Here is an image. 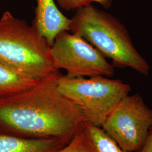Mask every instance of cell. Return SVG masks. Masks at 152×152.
<instances>
[{"mask_svg": "<svg viewBox=\"0 0 152 152\" xmlns=\"http://www.w3.org/2000/svg\"><path fill=\"white\" fill-rule=\"evenodd\" d=\"M56 73L0 99V132L28 138L69 142L87 122L75 104L60 93Z\"/></svg>", "mask_w": 152, "mask_h": 152, "instance_id": "obj_1", "label": "cell"}, {"mask_svg": "<svg viewBox=\"0 0 152 152\" xmlns=\"http://www.w3.org/2000/svg\"><path fill=\"white\" fill-rule=\"evenodd\" d=\"M71 31L86 40L118 68H130L148 76L150 66L137 51L125 25L106 11L91 5L76 10Z\"/></svg>", "mask_w": 152, "mask_h": 152, "instance_id": "obj_2", "label": "cell"}, {"mask_svg": "<svg viewBox=\"0 0 152 152\" xmlns=\"http://www.w3.org/2000/svg\"><path fill=\"white\" fill-rule=\"evenodd\" d=\"M0 63L33 79L59 72L46 39L9 11L0 18Z\"/></svg>", "mask_w": 152, "mask_h": 152, "instance_id": "obj_3", "label": "cell"}, {"mask_svg": "<svg viewBox=\"0 0 152 152\" xmlns=\"http://www.w3.org/2000/svg\"><path fill=\"white\" fill-rule=\"evenodd\" d=\"M56 85L58 91L80 108L87 122L100 127L131 91L129 84L103 76L86 78L61 75Z\"/></svg>", "mask_w": 152, "mask_h": 152, "instance_id": "obj_4", "label": "cell"}, {"mask_svg": "<svg viewBox=\"0 0 152 152\" xmlns=\"http://www.w3.org/2000/svg\"><path fill=\"white\" fill-rule=\"evenodd\" d=\"M152 127V109L139 93L124 98L102 128L122 149L141 151Z\"/></svg>", "mask_w": 152, "mask_h": 152, "instance_id": "obj_5", "label": "cell"}, {"mask_svg": "<svg viewBox=\"0 0 152 152\" xmlns=\"http://www.w3.org/2000/svg\"><path fill=\"white\" fill-rule=\"evenodd\" d=\"M57 69H64L70 78L114 75V67L98 50L80 35L63 31L51 46Z\"/></svg>", "mask_w": 152, "mask_h": 152, "instance_id": "obj_6", "label": "cell"}, {"mask_svg": "<svg viewBox=\"0 0 152 152\" xmlns=\"http://www.w3.org/2000/svg\"><path fill=\"white\" fill-rule=\"evenodd\" d=\"M32 26L51 46L56 36L71 30V19L65 16L55 0H36Z\"/></svg>", "mask_w": 152, "mask_h": 152, "instance_id": "obj_7", "label": "cell"}, {"mask_svg": "<svg viewBox=\"0 0 152 152\" xmlns=\"http://www.w3.org/2000/svg\"><path fill=\"white\" fill-rule=\"evenodd\" d=\"M68 143L56 139L28 138L0 132V152H59Z\"/></svg>", "mask_w": 152, "mask_h": 152, "instance_id": "obj_8", "label": "cell"}, {"mask_svg": "<svg viewBox=\"0 0 152 152\" xmlns=\"http://www.w3.org/2000/svg\"><path fill=\"white\" fill-rule=\"evenodd\" d=\"M40 80L23 75L0 63V99L31 87Z\"/></svg>", "mask_w": 152, "mask_h": 152, "instance_id": "obj_9", "label": "cell"}, {"mask_svg": "<svg viewBox=\"0 0 152 152\" xmlns=\"http://www.w3.org/2000/svg\"><path fill=\"white\" fill-rule=\"evenodd\" d=\"M85 129L91 142L94 152H132L122 149L100 127L87 122Z\"/></svg>", "mask_w": 152, "mask_h": 152, "instance_id": "obj_10", "label": "cell"}, {"mask_svg": "<svg viewBox=\"0 0 152 152\" xmlns=\"http://www.w3.org/2000/svg\"><path fill=\"white\" fill-rule=\"evenodd\" d=\"M59 152H94L85 128L74 136Z\"/></svg>", "mask_w": 152, "mask_h": 152, "instance_id": "obj_11", "label": "cell"}, {"mask_svg": "<svg viewBox=\"0 0 152 152\" xmlns=\"http://www.w3.org/2000/svg\"><path fill=\"white\" fill-rule=\"evenodd\" d=\"M56 1L61 9L66 11L77 10L91 5L93 2L98 3L104 8L108 9L112 4V0H56Z\"/></svg>", "mask_w": 152, "mask_h": 152, "instance_id": "obj_12", "label": "cell"}, {"mask_svg": "<svg viewBox=\"0 0 152 152\" xmlns=\"http://www.w3.org/2000/svg\"><path fill=\"white\" fill-rule=\"evenodd\" d=\"M141 152H152V127Z\"/></svg>", "mask_w": 152, "mask_h": 152, "instance_id": "obj_13", "label": "cell"}, {"mask_svg": "<svg viewBox=\"0 0 152 152\" xmlns=\"http://www.w3.org/2000/svg\"></svg>", "mask_w": 152, "mask_h": 152, "instance_id": "obj_14", "label": "cell"}]
</instances>
